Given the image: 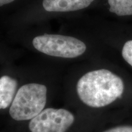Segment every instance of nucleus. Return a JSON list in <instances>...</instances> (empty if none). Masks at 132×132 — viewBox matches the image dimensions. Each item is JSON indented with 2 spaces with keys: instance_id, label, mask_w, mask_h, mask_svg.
<instances>
[{
  "instance_id": "obj_1",
  "label": "nucleus",
  "mask_w": 132,
  "mask_h": 132,
  "mask_svg": "<svg viewBox=\"0 0 132 132\" xmlns=\"http://www.w3.org/2000/svg\"><path fill=\"white\" fill-rule=\"evenodd\" d=\"M123 88L122 79L106 69L86 73L77 85V91L80 100L93 108L110 105L121 96Z\"/></svg>"
},
{
  "instance_id": "obj_2",
  "label": "nucleus",
  "mask_w": 132,
  "mask_h": 132,
  "mask_svg": "<svg viewBox=\"0 0 132 132\" xmlns=\"http://www.w3.org/2000/svg\"><path fill=\"white\" fill-rule=\"evenodd\" d=\"M47 87L37 83L23 85L16 92L9 110L12 119H32L43 111L47 102Z\"/></svg>"
},
{
  "instance_id": "obj_3",
  "label": "nucleus",
  "mask_w": 132,
  "mask_h": 132,
  "mask_svg": "<svg viewBox=\"0 0 132 132\" xmlns=\"http://www.w3.org/2000/svg\"><path fill=\"white\" fill-rule=\"evenodd\" d=\"M34 47L47 55L52 56L73 58L85 52L86 46L78 39L59 34H44L34 37Z\"/></svg>"
},
{
  "instance_id": "obj_4",
  "label": "nucleus",
  "mask_w": 132,
  "mask_h": 132,
  "mask_svg": "<svg viewBox=\"0 0 132 132\" xmlns=\"http://www.w3.org/2000/svg\"><path fill=\"white\" fill-rule=\"evenodd\" d=\"M74 121V116L64 109L47 108L32 119L31 132H65Z\"/></svg>"
},
{
  "instance_id": "obj_5",
  "label": "nucleus",
  "mask_w": 132,
  "mask_h": 132,
  "mask_svg": "<svg viewBox=\"0 0 132 132\" xmlns=\"http://www.w3.org/2000/svg\"><path fill=\"white\" fill-rule=\"evenodd\" d=\"M94 0H44L43 7L48 12H72L88 7Z\"/></svg>"
},
{
  "instance_id": "obj_6",
  "label": "nucleus",
  "mask_w": 132,
  "mask_h": 132,
  "mask_svg": "<svg viewBox=\"0 0 132 132\" xmlns=\"http://www.w3.org/2000/svg\"><path fill=\"white\" fill-rule=\"evenodd\" d=\"M17 82L9 76L4 75L0 78V108L6 109L14 99Z\"/></svg>"
},
{
  "instance_id": "obj_7",
  "label": "nucleus",
  "mask_w": 132,
  "mask_h": 132,
  "mask_svg": "<svg viewBox=\"0 0 132 132\" xmlns=\"http://www.w3.org/2000/svg\"><path fill=\"white\" fill-rule=\"evenodd\" d=\"M110 11L119 16L131 15L132 0H108Z\"/></svg>"
},
{
  "instance_id": "obj_8",
  "label": "nucleus",
  "mask_w": 132,
  "mask_h": 132,
  "mask_svg": "<svg viewBox=\"0 0 132 132\" xmlns=\"http://www.w3.org/2000/svg\"><path fill=\"white\" fill-rule=\"evenodd\" d=\"M122 54L125 61L132 67V40L127 41L124 44Z\"/></svg>"
},
{
  "instance_id": "obj_9",
  "label": "nucleus",
  "mask_w": 132,
  "mask_h": 132,
  "mask_svg": "<svg viewBox=\"0 0 132 132\" xmlns=\"http://www.w3.org/2000/svg\"><path fill=\"white\" fill-rule=\"evenodd\" d=\"M103 132H132V126H119L116 127L110 128Z\"/></svg>"
},
{
  "instance_id": "obj_10",
  "label": "nucleus",
  "mask_w": 132,
  "mask_h": 132,
  "mask_svg": "<svg viewBox=\"0 0 132 132\" xmlns=\"http://www.w3.org/2000/svg\"><path fill=\"white\" fill-rule=\"evenodd\" d=\"M15 0H0V6H2L3 5L9 4L13 2Z\"/></svg>"
}]
</instances>
